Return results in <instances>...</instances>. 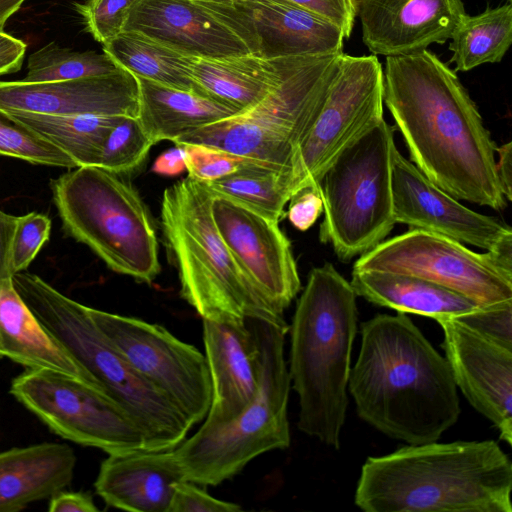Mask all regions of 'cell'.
Masks as SVG:
<instances>
[{"instance_id": "603a6c76", "label": "cell", "mask_w": 512, "mask_h": 512, "mask_svg": "<svg viewBox=\"0 0 512 512\" xmlns=\"http://www.w3.org/2000/svg\"><path fill=\"white\" fill-rule=\"evenodd\" d=\"M267 58L343 52L342 29L288 0L245 6Z\"/></svg>"}, {"instance_id": "c3c4849f", "label": "cell", "mask_w": 512, "mask_h": 512, "mask_svg": "<svg viewBox=\"0 0 512 512\" xmlns=\"http://www.w3.org/2000/svg\"><path fill=\"white\" fill-rule=\"evenodd\" d=\"M26 0H0V30H4L7 21Z\"/></svg>"}, {"instance_id": "ab89813d", "label": "cell", "mask_w": 512, "mask_h": 512, "mask_svg": "<svg viewBox=\"0 0 512 512\" xmlns=\"http://www.w3.org/2000/svg\"><path fill=\"white\" fill-rule=\"evenodd\" d=\"M242 508L235 503L214 498L206 490L191 481L175 484L169 512H238Z\"/></svg>"}, {"instance_id": "e575fe53", "label": "cell", "mask_w": 512, "mask_h": 512, "mask_svg": "<svg viewBox=\"0 0 512 512\" xmlns=\"http://www.w3.org/2000/svg\"><path fill=\"white\" fill-rule=\"evenodd\" d=\"M153 145L137 117L123 116L106 137L96 166L117 174L132 171Z\"/></svg>"}, {"instance_id": "8fae6325", "label": "cell", "mask_w": 512, "mask_h": 512, "mask_svg": "<svg viewBox=\"0 0 512 512\" xmlns=\"http://www.w3.org/2000/svg\"><path fill=\"white\" fill-rule=\"evenodd\" d=\"M353 270L417 276L481 307L512 301V255L474 252L456 240L420 229L383 240L362 254Z\"/></svg>"}, {"instance_id": "5b68a950", "label": "cell", "mask_w": 512, "mask_h": 512, "mask_svg": "<svg viewBox=\"0 0 512 512\" xmlns=\"http://www.w3.org/2000/svg\"><path fill=\"white\" fill-rule=\"evenodd\" d=\"M13 285L49 335L142 430L149 450L177 447L192 428L186 417L139 374L97 327L89 307L36 274L21 271Z\"/></svg>"}, {"instance_id": "6da1fadb", "label": "cell", "mask_w": 512, "mask_h": 512, "mask_svg": "<svg viewBox=\"0 0 512 512\" xmlns=\"http://www.w3.org/2000/svg\"><path fill=\"white\" fill-rule=\"evenodd\" d=\"M383 74L384 104L413 164L457 200L506 207L497 145L456 72L424 49L386 57Z\"/></svg>"}, {"instance_id": "b9f144b4", "label": "cell", "mask_w": 512, "mask_h": 512, "mask_svg": "<svg viewBox=\"0 0 512 512\" xmlns=\"http://www.w3.org/2000/svg\"><path fill=\"white\" fill-rule=\"evenodd\" d=\"M338 25L349 38L357 16L356 0H288Z\"/></svg>"}, {"instance_id": "bcb514c9", "label": "cell", "mask_w": 512, "mask_h": 512, "mask_svg": "<svg viewBox=\"0 0 512 512\" xmlns=\"http://www.w3.org/2000/svg\"><path fill=\"white\" fill-rule=\"evenodd\" d=\"M498 160H496V173L501 190L506 200L512 199V143L496 148Z\"/></svg>"}, {"instance_id": "681fc988", "label": "cell", "mask_w": 512, "mask_h": 512, "mask_svg": "<svg viewBox=\"0 0 512 512\" xmlns=\"http://www.w3.org/2000/svg\"><path fill=\"white\" fill-rule=\"evenodd\" d=\"M203 1H213V2H221V3H229L240 6H249L253 4H265L268 2L276 1V0H203Z\"/></svg>"}, {"instance_id": "e0dca14e", "label": "cell", "mask_w": 512, "mask_h": 512, "mask_svg": "<svg viewBox=\"0 0 512 512\" xmlns=\"http://www.w3.org/2000/svg\"><path fill=\"white\" fill-rule=\"evenodd\" d=\"M393 217L406 224L485 251L512 255V230L497 218L464 206L396 148L392 165Z\"/></svg>"}, {"instance_id": "f546056e", "label": "cell", "mask_w": 512, "mask_h": 512, "mask_svg": "<svg viewBox=\"0 0 512 512\" xmlns=\"http://www.w3.org/2000/svg\"><path fill=\"white\" fill-rule=\"evenodd\" d=\"M449 45L455 72H467L498 63L512 43V5L507 2L477 15L466 14L455 28Z\"/></svg>"}, {"instance_id": "4316f807", "label": "cell", "mask_w": 512, "mask_h": 512, "mask_svg": "<svg viewBox=\"0 0 512 512\" xmlns=\"http://www.w3.org/2000/svg\"><path fill=\"white\" fill-rule=\"evenodd\" d=\"M357 296L396 310L431 317H458L481 307L472 299L423 278L386 271L353 270Z\"/></svg>"}, {"instance_id": "8992f818", "label": "cell", "mask_w": 512, "mask_h": 512, "mask_svg": "<svg viewBox=\"0 0 512 512\" xmlns=\"http://www.w3.org/2000/svg\"><path fill=\"white\" fill-rule=\"evenodd\" d=\"M213 193L191 176L168 187L161 225L179 271L180 294L203 320L286 323L242 271L212 215Z\"/></svg>"}, {"instance_id": "7a4b0ae2", "label": "cell", "mask_w": 512, "mask_h": 512, "mask_svg": "<svg viewBox=\"0 0 512 512\" xmlns=\"http://www.w3.org/2000/svg\"><path fill=\"white\" fill-rule=\"evenodd\" d=\"M348 390L362 420L411 445L437 441L461 412L446 358L405 313L361 323Z\"/></svg>"}, {"instance_id": "7dc6e473", "label": "cell", "mask_w": 512, "mask_h": 512, "mask_svg": "<svg viewBox=\"0 0 512 512\" xmlns=\"http://www.w3.org/2000/svg\"><path fill=\"white\" fill-rule=\"evenodd\" d=\"M174 148L163 152L154 162L152 170L161 175H177L186 170L182 146L175 144Z\"/></svg>"}, {"instance_id": "2e32d148", "label": "cell", "mask_w": 512, "mask_h": 512, "mask_svg": "<svg viewBox=\"0 0 512 512\" xmlns=\"http://www.w3.org/2000/svg\"><path fill=\"white\" fill-rule=\"evenodd\" d=\"M217 229L242 271L279 313L301 288L291 243L279 222L229 198L214 195Z\"/></svg>"}, {"instance_id": "f907efd6", "label": "cell", "mask_w": 512, "mask_h": 512, "mask_svg": "<svg viewBox=\"0 0 512 512\" xmlns=\"http://www.w3.org/2000/svg\"><path fill=\"white\" fill-rule=\"evenodd\" d=\"M509 3H511V0H507Z\"/></svg>"}, {"instance_id": "4fadbf2b", "label": "cell", "mask_w": 512, "mask_h": 512, "mask_svg": "<svg viewBox=\"0 0 512 512\" xmlns=\"http://www.w3.org/2000/svg\"><path fill=\"white\" fill-rule=\"evenodd\" d=\"M383 108L384 74L378 57L343 52L325 101L295 153L291 169L294 192L321 186L338 155L384 119Z\"/></svg>"}, {"instance_id": "d6a6232c", "label": "cell", "mask_w": 512, "mask_h": 512, "mask_svg": "<svg viewBox=\"0 0 512 512\" xmlns=\"http://www.w3.org/2000/svg\"><path fill=\"white\" fill-rule=\"evenodd\" d=\"M121 70L104 52H79L51 42L29 56L27 74L22 81L73 80L107 76Z\"/></svg>"}, {"instance_id": "484cf974", "label": "cell", "mask_w": 512, "mask_h": 512, "mask_svg": "<svg viewBox=\"0 0 512 512\" xmlns=\"http://www.w3.org/2000/svg\"><path fill=\"white\" fill-rule=\"evenodd\" d=\"M137 118L150 140L175 142L185 134L239 113L214 98L136 77Z\"/></svg>"}, {"instance_id": "52a82bcc", "label": "cell", "mask_w": 512, "mask_h": 512, "mask_svg": "<svg viewBox=\"0 0 512 512\" xmlns=\"http://www.w3.org/2000/svg\"><path fill=\"white\" fill-rule=\"evenodd\" d=\"M258 348V388L235 418L203 424L175 453L187 481L216 486L238 474L252 459L290 445L287 406L291 380L284 357L287 323L245 319Z\"/></svg>"}, {"instance_id": "f1b7e54d", "label": "cell", "mask_w": 512, "mask_h": 512, "mask_svg": "<svg viewBox=\"0 0 512 512\" xmlns=\"http://www.w3.org/2000/svg\"><path fill=\"white\" fill-rule=\"evenodd\" d=\"M7 112L64 151L77 167L96 166L106 137L123 117Z\"/></svg>"}, {"instance_id": "8d00e7d4", "label": "cell", "mask_w": 512, "mask_h": 512, "mask_svg": "<svg viewBox=\"0 0 512 512\" xmlns=\"http://www.w3.org/2000/svg\"><path fill=\"white\" fill-rule=\"evenodd\" d=\"M180 146L184 151V161L188 175L201 182L216 180L237 171L247 164L261 162L204 144L187 143Z\"/></svg>"}, {"instance_id": "f35d334b", "label": "cell", "mask_w": 512, "mask_h": 512, "mask_svg": "<svg viewBox=\"0 0 512 512\" xmlns=\"http://www.w3.org/2000/svg\"><path fill=\"white\" fill-rule=\"evenodd\" d=\"M452 318L485 338L512 349V301L479 307L472 312Z\"/></svg>"}, {"instance_id": "9a60e30c", "label": "cell", "mask_w": 512, "mask_h": 512, "mask_svg": "<svg viewBox=\"0 0 512 512\" xmlns=\"http://www.w3.org/2000/svg\"><path fill=\"white\" fill-rule=\"evenodd\" d=\"M124 31L184 56L223 58L260 52L245 6L203 0H137Z\"/></svg>"}, {"instance_id": "f6af8a7d", "label": "cell", "mask_w": 512, "mask_h": 512, "mask_svg": "<svg viewBox=\"0 0 512 512\" xmlns=\"http://www.w3.org/2000/svg\"><path fill=\"white\" fill-rule=\"evenodd\" d=\"M50 512H96L93 498L88 493L64 492L56 493L50 498Z\"/></svg>"}, {"instance_id": "7402d4cb", "label": "cell", "mask_w": 512, "mask_h": 512, "mask_svg": "<svg viewBox=\"0 0 512 512\" xmlns=\"http://www.w3.org/2000/svg\"><path fill=\"white\" fill-rule=\"evenodd\" d=\"M108 455L94 484L107 505L133 512H169L175 484L186 480L175 448Z\"/></svg>"}, {"instance_id": "816d5d0a", "label": "cell", "mask_w": 512, "mask_h": 512, "mask_svg": "<svg viewBox=\"0 0 512 512\" xmlns=\"http://www.w3.org/2000/svg\"><path fill=\"white\" fill-rule=\"evenodd\" d=\"M356 2L358 3V0H356Z\"/></svg>"}, {"instance_id": "4dcf8cb0", "label": "cell", "mask_w": 512, "mask_h": 512, "mask_svg": "<svg viewBox=\"0 0 512 512\" xmlns=\"http://www.w3.org/2000/svg\"><path fill=\"white\" fill-rule=\"evenodd\" d=\"M102 46L118 67L135 77L201 94L189 74L186 56L148 37L123 31Z\"/></svg>"}, {"instance_id": "836d02e7", "label": "cell", "mask_w": 512, "mask_h": 512, "mask_svg": "<svg viewBox=\"0 0 512 512\" xmlns=\"http://www.w3.org/2000/svg\"><path fill=\"white\" fill-rule=\"evenodd\" d=\"M0 155L33 164L76 168V163L60 148L0 109Z\"/></svg>"}, {"instance_id": "d6986e66", "label": "cell", "mask_w": 512, "mask_h": 512, "mask_svg": "<svg viewBox=\"0 0 512 512\" xmlns=\"http://www.w3.org/2000/svg\"><path fill=\"white\" fill-rule=\"evenodd\" d=\"M462 0H358L362 41L372 55L412 54L444 43L466 15Z\"/></svg>"}, {"instance_id": "ee69618b", "label": "cell", "mask_w": 512, "mask_h": 512, "mask_svg": "<svg viewBox=\"0 0 512 512\" xmlns=\"http://www.w3.org/2000/svg\"><path fill=\"white\" fill-rule=\"evenodd\" d=\"M26 44L0 30V76L18 72L23 64Z\"/></svg>"}, {"instance_id": "cb8c5ba5", "label": "cell", "mask_w": 512, "mask_h": 512, "mask_svg": "<svg viewBox=\"0 0 512 512\" xmlns=\"http://www.w3.org/2000/svg\"><path fill=\"white\" fill-rule=\"evenodd\" d=\"M76 457L70 446L41 443L0 453V512H16L50 499L72 479Z\"/></svg>"}, {"instance_id": "9c48e42d", "label": "cell", "mask_w": 512, "mask_h": 512, "mask_svg": "<svg viewBox=\"0 0 512 512\" xmlns=\"http://www.w3.org/2000/svg\"><path fill=\"white\" fill-rule=\"evenodd\" d=\"M342 53L277 57L282 78L269 95L174 143L213 146L291 172L295 153L325 101Z\"/></svg>"}, {"instance_id": "60d3db41", "label": "cell", "mask_w": 512, "mask_h": 512, "mask_svg": "<svg viewBox=\"0 0 512 512\" xmlns=\"http://www.w3.org/2000/svg\"><path fill=\"white\" fill-rule=\"evenodd\" d=\"M287 217L300 231L308 230L323 211L321 186H305L295 191L288 203Z\"/></svg>"}, {"instance_id": "d590c367", "label": "cell", "mask_w": 512, "mask_h": 512, "mask_svg": "<svg viewBox=\"0 0 512 512\" xmlns=\"http://www.w3.org/2000/svg\"><path fill=\"white\" fill-rule=\"evenodd\" d=\"M137 0H84L75 3L86 30L99 43L106 44L124 31Z\"/></svg>"}, {"instance_id": "d4e9b609", "label": "cell", "mask_w": 512, "mask_h": 512, "mask_svg": "<svg viewBox=\"0 0 512 512\" xmlns=\"http://www.w3.org/2000/svg\"><path fill=\"white\" fill-rule=\"evenodd\" d=\"M189 74L199 92L245 111L263 100L282 78L278 58L260 52L223 58L186 56Z\"/></svg>"}, {"instance_id": "83f0119b", "label": "cell", "mask_w": 512, "mask_h": 512, "mask_svg": "<svg viewBox=\"0 0 512 512\" xmlns=\"http://www.w3.org/2000/svg\"><path fill=\"white\" fill-rule=\"evenodd\" d=\"M0 357L31 369L58 371L99 388L43 328L13 283L0 291Z\"/></svg>"}, {"instance_id": "1f68e13d", "label": "cell", "mask_w": 512, "mask_h": 512, "mask_svg": "<svg viewBox=\"0 0 512 512\" xmlns=\"http://www.w3.org/2000/svg\"><path fill=\"white\" fill-rule=\"evenodd\" d=\"M214 194L243 204L274 221L294 192L292 175L264 162H253L222 178L204 182Z\"/></svg>"}, {"instance_id": "277c9868", "label": "cell", "mask_w": 512, "mask_h": 512, "mask_svg": "<svg viewBox=\"0 0 512 512\" xmlns=\"http://www.w3.org/2000/svg\"><path fill=\"white\" fill-rule=\"evenodd\" d=\"M356 296L331 263L313 268L290 327L288 371L299 398L298 429L336 449L349 404Z\"/></svg>"}, {"instance_id": "ba28073f", "label": "cell", "mask_w": 512, "mask_h": 512, "mask_svg": "<svg viewBox=\"0 0 512 512\" xmlns=\"http://www.w3.org/2000/svg\"><path fill=\"white\" fill-rule=\"evenodd\" d=\"M67 235L88 246L113 271L151 283L160 272L148 210L120 174L80 166L50 183Z\"/></svg>"}, {"instance_id": "7c38bea8", "label": "cell", "mask_w": 512, "mask_h": 512, "mask_svg": "<svg viewBox=\"0 0 512 512\" xmlns=\"http://www.w3.org/2000/svg\"><path fill=\"white\" fill-rule=\"evenodd\" d=\"M10 393L63 438L108 454L148 449L142 430L129 414L81 379L27 368L12 381Z\"/></svg>"}, {"instance_id": "ac0fdd59", "label": "cell", "mask_w": 512, "mask_h": 512, "mask_svg": "<svg viewBox=\"0 0 512 512\" xmlns=\"http://www.w3.org/2000/svg\"><path fill=\"white\" fill-rule=\"evenodd\" d=\"M436 321L444 333L442 346L457 388L498 428L500 439L512 445V349L452 317Z\"/></svg>"}, {"instance_id": "30bf717a", "label": "cell", "mask_w": 512, "mask_h": 512, "mask_svg": "<svg viewBox=\"0 0 512 512\" xmlns=\"http://www.w3.org/2000/svg\"><path fill=\"white\" fill-rule=\"evenodd\" d=\"M391 126L382 119L344 149L321 181L324 219L319 238L342 262L368 252L392 231Z\"/></svg>"}, {"instance_id": "7bdbcfd3", "label": "cell", "mask_w": 512, "mask_h": 512, "mask_svg": "<svg viewBox=\"0 0 512 512\" xmlns=\"http://www.w3.org/2000/svg\"><path fill=\"white\" fill-rule=\"evenodd\" d=\"M18 216L0 210V291L13 283L12 242Z\"/></svg>"}, {"instance_id": "44dd1931", "label": "cell", "mask_w": 512, "mask_h": 512, "mask_svg": "<svg viewBox=\"0 0 512 512\" xmlns=\"http://www.w3.org/2000/svg\"><path fill=\"white\" fill-rule=\"evenodd\" d=\"M212 399L205 425H217L239 415L258 388V348L244 321L203 320Z\"/></svg>"}, {"instance_id": "ffe728a7", "label": "cell", "mask_w": 512, "mask_h": 512, "mask_svg": "<svg viewBox=\"0 0 512 512\" xmlns=\"http://www.w3.org/2000/svg\"><path fill=\"white\" fill-rule=\"evenodd\" d=\"M0 109L51 115H138L136 77L115 74L45 82L0 81Z\"/></svg>"}, {"instance_id": "74e56055", "label": "cell", "mask_w": 512, "mask_h": 512, "mask_svg": "<svg viewBox=\"0 0 512 512\" xmlns=\"http://www.w3.org/2000/svg\"><path fill=\"white\" fill-rule=\"evenodd\" d=\"M51 220L46 214L30 212L18 216L12 242L14 274L25 271L49 240Z\"/></svg>"}, {"instance_id": "3957f363", "label": "cell", "mask_w": 512, "mask_h": 512, "mask_svg": "<svg viewBox=\"0 0 512 512\" xmlns=\"http://www.w3.org/2000/svg\"><path fill=\"white\" fill-rule=\"evenodd\" d=\"M512 463L493 440L408 444L362 466L365 512H512Z\"/></svg>"}, {"instance_id": "5bb4252c", "label": "cell", "mask_w": 512, "mask_h": 512, "mask_svg": "<svg viewBox=\"0 0 512 512\" xmlns=\"http://www.w3.org/2000/svg\"><path fill=\"white\" fill-rule=\"evenodd\" d=\"M97 327L131 366L181 411L193 427L207 415L212 384L206 357L166 328L89 307Z\"/></svg>"}]
</instances>
